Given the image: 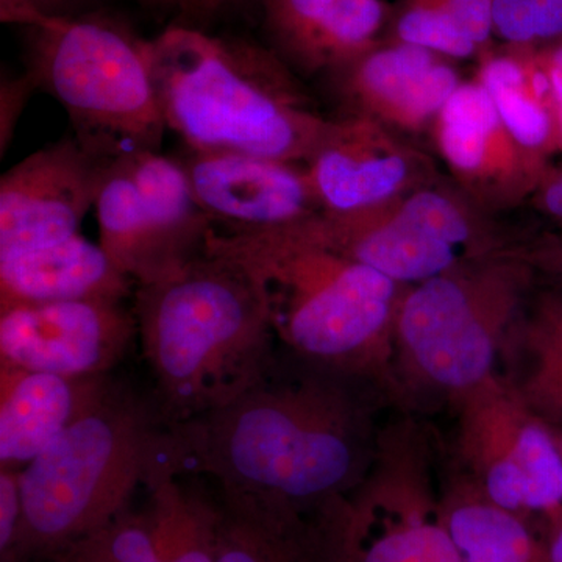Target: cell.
Instances as JSON below:
<instances>
[{"instance_id": "obj_1", "label": "cell", "mask_w": 562, "mask_h": 562, "mask_svg": "<svg viewBox=\"0 0 562 562\" xmlns=\"http://www.w3.org/2000/svg\"><path fill=\"white\" fill-rule=\"evenodd\" d=\"M379 384L281 347L238 395L171 427L177 471L217 491L324 509L349 498L371 471L383 428Z\"/></svg>"}, {"instance_id": "obj_2", "label": "cell", "mask_w": 562, "mask_h": 562, "mask_svg": "<svg viewBox=\"0 0 562 562\" xmlns=\"http://www.w3.org/2000/svg\"><path fill=\"white\" fill-rule=\"evenodd\" d=\"M206 247L241 262L258 281L277 346L394 394L402 284L324 241L310 220L257 233L213 231Z\"/></svg>"}, {"instance_id": "obj_3", "label": "cell", "mask_w": 562, "mask_h": 562, "mask_svg": "<svg viewBox=\"0 0 562 562\" xmlns=\"http://www.w3.org/2000/svg\"><path fill=\"white\" fill-rule=\"evenodd\" d=\"M133 313L151 394L171 427L238 395L277 349L260 284L209 247L138 284Z\"/></svg>"}, {"instance_id": "obj_4", "label": "cell", "mask_w": 562, "mask_h": 562, "mask_svg": "<svg viewBox=\"0 0 562 562\" xmlns=\"http://www.w3.org/2000/svg\"><path fill=\"white\" fill-rule=\"evenodd\" d=\"M168 131L194 150H233L306 165L335 128L273 49L169 27L147 41Z\"/></svg>"}, {"instance_id": "obj_5", "label": "cell", "mask_w": 562, "mask_h": 562, "mask_svg": "<svg viewBox=\"0 0 562 562\" xmlns=\"http://www.w3.org/2000/svg\"><path fill=\"white\" fill-rule=\"evenodd\" d=\"M171 465V425L154 394L111 379L99 401L21 471L22 562H52L131 508Z\"/></svg>"}, {"instance_id": "obj_6", "label": "cell", "mask_w": 562, "mask_h": 562, "mask_svg": "<svg viewBox=\"0 0 562 562\" xmlns=\"http://www.w3.org/2000/svg\"><path fill=\"white\" fill-rule=\"evenodd\" d=\"M536 276L512 246L403 286L392 339L394 394L409 390L454 402L498 373Z\"/></svg>"}, {"instance_id": "obj_7", "label": "cell", "mask_w": 562, "mask_h": 562, "mask_svg": "<svg viewBox=\"0 0 562 562\" xmlns=\"http://www.w3.org/2000/svg\"><path fill=\"white\" fill-rule=\"evenodd\" d=\"M25 27L27 72L60 102L85 150L109 162L160 151L168 125L147 41L98 14H40Z\"/></svg>"}, {"instance_id": "obj_8", "label": "cell", "mask_w": 562, "mask_h": 562, "mask_svg": "<svg viewBox=\"0 0 562 562\" xmlns=\"http://www.w3.org/2000/svg\"><path fill=\"white\" fill-rule=\"evenodd\" d=\"M490 214L438 180L369 209L321 211L310 224L335 249L409 286L508 249Z\"/></svg>"}, {"instance_id": "obj_9", "label": "cell", "mask_w": 562, "mask_h": 562, "mask_svg": "<svg viewBox=\"0 0 562 562\" xmlns=\"http://www.w3.org/2000/svg\"><path fill=\"white\" fill-rule=\"evenodd\" d=\"M342 562H464L447 528L430 439L408 417L384 427L371 471L349 497Z\"/></svg>"}, {"instance_id": "obj_10", "label": "cell", "mask_w": 562, "mask_h": 562, "mask_svg": "<svg viewBox=\"0 0 562 562\" xmlns=\"http://www.w3.org/2000/svg\"><path fill=\"white\" fill-rule=\"evenodd\" d=\"M462 475L495 505L532 517L562 505V453L508 376L495 373L453 402Z\"/></svg>"}, {"instance_id": "obj_11", "label": "cell", "mask_w": 562, "mask_h": 562, "mask_svg": "<svg viewBox=\"0 0 562 562\" xmlns=\"http://www.w3.org/2000/svg\"><path fill=\"white\" fill-rule=\"evenodd\" d=\"M143 508L125 509L52 562H216L221 505L205 476L157 473Z\"/></svg>"}, {"instance_id": "obj_12", "label": "cell", "mask_w": 562, "mask_h": 562, "mask_svg": "<svg viewBox=\"0 0 562 562\" xmlns=\"http://www.w3.org/2000/svg\"><path fill=\"white\" fill-rule=\"evenodd\" d=\"M430 133L453 183L487 213L531 201L552 169L514 138L475 77L462 81Z\"/></svg>"}, {"instance_id": "obj_13", "label": "cell", "mask_w": 562, "mask_h": 562, "mask_svg": "<svg viewBox=\"0 0 562 562\" xmlns=\"http://www.w3.org/2000/svg\"><path fill=\"white\" fill-rule=\"evenodd\" d=\"M138 336L122 302L74 301L0 310V366L65 376L110 375Z\"/></svg>"}, {"instance_id": "obj_14", "label": "cell", "mask_w": 562, "mask_h": 562, "mask_svg": "<svg viewBox=\"0 0 562 562\" xmlns=\"http://www.w3.org/2000/svg\"><path fill=\"white\" fill-rule=\"evenodd\" d=\"M74 136L49 144L0 180V255L36 249L79 235L111 166Z\"/></svg>"}, {"instance_id": "obj_15", "label": "cell", "mask_w": 562, "mask_h": 562, "mask_svg": "<svg viewBox=\"0 0 562 562\" xmlns=\"http://www.w3.org/2000/svg\"><path fill=\"white\" fill-rule=\"evenodd\" d=\"M305 171L327 213L369 209L441 180L425 151L366 116H336L331 135Z\"/></svg>"}, {"instance_id": "obj_16", "label": "cell", "mask_w": 562, "mask_h": 562, "mask_svg": "<svg viewBox=\"0 0 562 562\" xmlns=\"http://www.w3.org/2000/svg\"><path fill=\"white\" fill-rule=\"evenodd\" d=\"M327 77L338 116L371 117L403 136L430 132L464 81L453 60L387 40Z\"/></svg>"}, {"instance_id": "obj_17", "label": "cell", "mask_w": 562, "mask_h": 562, "mask_svg": "<svg viewBox=\"0 0 562 562\" xmlns=\"http://www.w3.org/2000/svg\"><path fill=\"white\" fill-rule=\"evenodd\" d=\"M221 233H257L321 213L305 168L233 150L188 149L179 160Z\"/></svg>"}, {"instance_id": "obj_18", "label": "cell", "mask_w": 562, "mask_h": 562, "mask_svg": "<svg viewBox=\"0 0 562 562\" xmlns=\"http://www.w3.org/2000/svg\"><path fill=\"white\" fill-rule=\"evenodd\" d=\"M273 50L303 76L330 72L382 43L383 0H260Z\"/></svg>"}, {"instance_id": "obj_19", "label": "cell", "mask_w": 562, "mask_h": 562, "mask_svg": "<svg viewBox=\"0 0 562 562\" xmlns=\"http://www.w3.org/2000/svg\"><path fill=\"white\" fill-rule=\"evenodd\" d=\"M216 492V562H342L347 502L308 512Z\"/></svg>"}, {"instance_id": "obj_20", "label": "cell", "mask_w": 562, "mask_h": 562, "mask_svg": "<svg viewBox=\"0 0 562 562\" xmlns=\"http://www.w3.org/2000/svg\"><path fill=\"white\" fill-rule=\"evenodd\" d=\"M111 379L0 366V469L27 468L99 401Z\"/></svg>"}, {"instance_id": "obj_21", "label": "cell", "mask_w": 562, "mask_h": 562, "mask_svg": "<svg viewBox=\"0 0 562 562\" xmlns=\"http://www.w3.org/2000/svg\"><path fill=\"white\" fill-rule=\"evenodd\" d=\"M132 279L111 261L101 244L80 235L0 255V310L74 301L122 302Z\"/></svg>"}, {"instance_id": "obj_22", "label": "cell", "mask_w": 562, "mask_h": 562, "mask_svg": "<svg viewBox=\"0 0 562 562\" xmlns=\"http://www.w3.org/2000/svg\"><path fill=\"white\" fill-rule=\"evenodd\" d=\"M475 79L525 149L549 162L561 154L557 105L538 47L492 44L479 55Z\"/></svg>"}, {"instance_id": "obj_23", "label": "cell", "mask_w": 562, "mask_h": 562, "mask_svg": "<svg viewBox=\"0 0 562 562\" xmlns=\"http://www.w3.org/2000/svg\"><path fill=\"white\" fill-rule=\"evenodd\" d=\"M122 161L135 181L154 233L157 279L205 250L214 225L195 201L179 160L146 151Z\"/></svg>"}, {"instance_id": "obj_24", "label": "cell", "mask_w": 562, "mask_h": 562, "mask_svg": "<svg viewBox=\"0 0 562 562\" xmlns=\"http://www.w3.org/2000/svg\"><path fill=\"white\" fill-rule=\"evenodd\" d=\"M443 516L464 562H550L531 517L495 505L461 472L443 486Z\"/></svg>"}, {"instance_id": "obj_25", "label": "cell", "mask_w": 562, "mask_h": 562, "mask_svg": "<svg viewBox=\"0 0 562 562\" xmlns=\"http://www.w3.org/2000/svg\"><path fill=\"white\" fill-rule=\"evenodd\" d=\"M508 350L516 366L508 379L525 403L547 424L562 428V288L531 297Z\"/></svg>"}, {"instance_id": "obj_26", "label": "cell", "mask_w": 562, "mask_h": 562, "mask_svg": "<svg viewBox=\"0 0 562 562\" xmlns=\"http://www.w3.org/2000/svg\"><path fill=\"white\" fill-rule=\"evenodd\" d=\"M101 247L128 279L147 283L158 260L146 211L124 161L114 162L95 202Z\"/></svg>"}, {"instance_id": "obj_27", "label": "cell", "mask_w": 562, "mask_h": 562, "mask_svg": "<svg viewBox=\"0 0 562 562\" xmlns=\"http://www.w3.org/2000/svg\"><path fill=\"white\" fill-rule=\"evenodd\" d=\"M492 24L503 44L546 46L562 38V0H492Z\"/></svg>"}, {"instance_id": "obj_28", "label": "cell", "mask_w": 562, "mask_h": 562, "mask_svg": "<svg viewBox=\"0 0 562 562\" xmlns=\"http://www.w3.org/2000/svg\"><path fill=\"white\" fill-rule=\"evenodd\" d=\"M22 532L21 471L0 469V562H22Z\"/></svg>"}, {"instance_id": "obj_29", "label": "cell", "mask_w": 562, "mask_h": 562, "mask_svg": "<svg viewBox=\"0 0 562 562\" xmlns=\"http://www.w3.org/2000/svg\"><path fill=\"white\" fill-rule=\"evenodd\" d=\"M452 20L465 35L486 50L494 40L492 0H416Z\"/></svg>"}, {"instance_id": "obj_30", "label": "cell", "mask_w": 562, "mask_h": 562, "mask_svg": "<svg viewBox=\"0 0 562 562\" xmlns=\"http://www.w3.org/2000/svg\"><path fill=\"white\" fill-rule=\"evenodd\" d=\"M35 91H38V85L27 70L20 77H2V85H0V151L2 155L9 149L22 111Z\"/></svg>"}, {"instance_id": "obj_31", "label": "cell", "mask_w": 562, "mask_h": 562, "mask_svg": "<svg viewBox=\"0 0 562 562\" xmlns=\"http://www.w3.org/2000/svg\"><path fill=\"white\" fill-rule=\"evenodd\" d=\"M514 254L535 269L538 276H547L562 288V231L547 232L520 244H513Z\"/></svg>"}, {"instance_id": "obj_32", "label": "cell", "mask_w": 562, "mask_h": 562, "mask_svg": "<svg viewBox=\"0 0 562 562\" xmlns=\"http://www.w3.org/2000/svg\"><path fill=\"white\" fill-rule=\"evenodd\" d=\"M79 0H0L3 22H16L29 25L33 18L65 16L66 7L74 5Z\"/></svg>"}, {"instance_id": "obj_33", "label": "cell", "mask_w": 562, "mask_h": 562, "mask_svg": "<svg viewBox=\"0 0 562 562\" xmlns=\"http://www.w3.org/2000/svg\"><path fill=\"white\" fill-rule=\"evenodd\" d=\"M530 202L562 231V165L552 166Z\"/></svg>"}, {"instance_id": "obj_34", "label": "cell", "mask_w": 562, "mask_h": 562, "mask_svg": "<svg viewBox=\"0 0 562 562\" xmlns=\"http://www.w3.org/2000/svg\"><path fill=\"white\" fill-rule=\"evenodd\" d=\"M543 68L552 87L554 105H557L558 125H560L562 151V38L538 47Z\"/></svg>"}, {"instance_id": "obj_35", "label": "cell", "mask_w": 562, "mask_h": 562, "mask_svg": "<svg viewBox=\"0 0 562 562\" xmlns=\"http://www.w3.org/2000/svg\"><path fill=\"white\" fill-rule=\"evenodd\" d=\"M538 525L550 562H562V505L539 514Z\"/></svg>"}, {"instance_id": "obj_36", "label": "cell", "mask_w": 562, "mask_h": 562, "mask_svg": "<svg viewBox=\"0 0 562 562\" xmlns=\"http://www.w3.org/2000/svg\"><path fill=\"white\" fill-rule=\"evenodd\" d=\"M231 2L232 0H187L181 10L187 11L192 18L205 20V18L213 16Z\"/></svg>"}, {"instance_id": "obj_37", "label": "cell", "mask_w": 562, "mask_h": 562, "mask_svg": "<svg viewBox=\"0 0 562 562\" xmlns=\"http://www.w3.org/2000/svg\"><path fill=\"white\" fill-rule=\"evenodd\" d=\"M143 5L147 7H173L181 5V0H139Z\"/></svg>"}, {"instance_id": "obj_38", "label": "cell", "mask_w": 562, "mask_h": 562, "mask_svg": "<svg viewBox=\"0 0 562 562\" xmlns=\"http://www.w3.org/2000/svg\"><path fill=\"white\" fill-rule=\"evenodd\" d=\"M554 436H557L558 446H560V450L562 453V428H553Z\"/></svg>"}, {"instance_id": "obj_39", "label": "cell", "mask_w": 562, "mask_h": 562, "mask_svg": "<svg viewBox=\"0 0 562 562\" xmlns=\"http://www.w3.org/2000/svg\"><path fill=\"white\" fill-rule=\"evenodd\" d=\"M184 2H187V0H181L180 9H181V7H183V5H184Z\"/></svg>"}]
</instances>
